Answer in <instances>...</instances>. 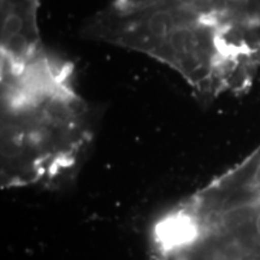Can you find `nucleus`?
I'll return each mask as SVG.
<instances>
[{
    "mask_svg": "<svg viewBox=\"0 0 260 260\" xmlns=\"http://www.w3.org/2000/svg\"><path fill=\"white\" fill-rule=\"evenodd\" d=\"M200 230V222L194 213L178 211L159 220L154 230L155 241L162 252L174 253L193 245Z\"/></svg>",
    "mask_w": 260,
    "mask_h": 260,
    "instance_id": "1",
    "label": "nucleus"
},
{
    "mask_svg": "<svg viewBox=\"0 0 260 260\" xmlns=\"http://www.w3.org/2000/svg\"><path fill=\"white\" fill-rule=\"evenodd\" d=\"M219 260H225V259H224V258H223V259H219Z\"/></svg>",
    "mask_w": 260,
    "mask_h": 260,
    "instance_id": "2",
    "label": "nucleus"
}]
</instances>
